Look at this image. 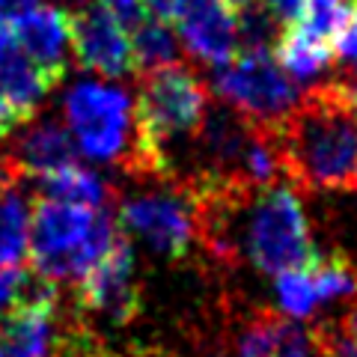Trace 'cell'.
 <instances>
[{
	"instance_id": "3957f363",
	"label": "cell",
	"mask_w": 357,
	"mask_h": 357,
	"mask_svg": "<svg viewBox=\"0 0 357 357\" xmlns=\"http://www.w3.org/2000/svg\"><path fill=\"white\" fill-rule=\"evenodd\" d=\"M215 93L253 126H277L301 98L295 81L274 60V51L250 48H241L218 69Z\"/></svg>"
},
{
	"instance_id": "2e32d148",
	"label": "cell",
	"mask_w": 357,
	"mask_h": 357,
	"mask_svg": "<svg viewBox=\"0 0 357 357\" xmlns=\"http://www.w3.org/2000/svg\"><path fill=\"white\" fill-rule=\"evenodd\" d=\"M131 42H134V57H137L140 75L167 69V66H178V54L182 51H178L176 33L167 21L146 18L143 24L134 27Z\"/></svg>"
},
{
	"instance_id": "52a82bcc",
	"label": "cell",
	"mask_w": 357,
	"mask_h": 357,
	"mask_svg": "<svg viewBox=\"0 0 357 357\" xmlns=\"http://www.w3.org/2000/svg\"><path fill=\"white\" fill-rule=\"evenodd\" d=\"M72 51L84 69L102 77H126L137 72L128 27L102 6H84L72 15Z\"/></svg>"
},
{
	"instance_id": "277c9868",
	"label": "cell",
	"mask_w": 357,
	"mask_h": 357,
	"mask_svg": "<svg viewBox=\"0 0 357 357\" xmlns=\"http://www.w3.org/2000/svg\"><path fill=\"white\" fill-rule=\"evenodd\" d=\"M116 227L140 238L170 262L191 253L197 241V206L188 182H164L128 197L116 211Z\"/></svg>"
},
{
	"instance_id": "5bb4252c",
	"label": "cell",
	"mask_w": 357,
	"mask_h": 357,
	"mask_svg": "<svg viewBox=\"0 0 357 357\" xmlns=\"http://www.w3.org/2000/svg\"><path fill=\"white\" fill-rule=\"evenodd\" d=\"M36 185H39L42 199H57V203H69V206L105 208L107 197H110L105 178L93 170H86L81 164L45 173L36 178Z\"/></svg>"
},
{
	"instance_id": "44dd1931",
	"label": "cell",
	"mask_w": 357,
	"mask_h": 357,
	"mask_svg": "<svg viewBox=\"0 0 357 357\" xmlns=\"http://www.w3.org/2000/svg\"><path fill=\"white\" fill-rule=\"evenodd\" d=\"M149 9V15L152 18H158V21H167V24L173 27V21L178 15V9L185 6V0H143Z\"/></svg>"
},
{
	"instance_id": "4fadbf2b",
	"label": "cell",
	"mask_w": 357,
	"mask_h": 357,
	"mask_svg": "<svg viewBox=\"0 0 357 357\" xmlns=\"http://www.w3.org/2000/svg\"><path fill=\"white\" fill-rule=\"evenodd\" d=\"M13 164L21 170V176H45L63 167L77 164V146L72 134L60 122H39L24 137L18 140V149L13 155Z\"/></svg>"
},
{
	"instance_id": "5b68a950",
	"label": "cell",
	"mask_w": 357,
	"mask_h": 357,
	"mask_svg": "<svg viewBox=\"0 0 357 357\" xmlns=\"http://www.w3.org/2000/svg\"><path fill=\"white\" fill-rule=\"evenodd\" d=\"M232 357H331L316 328L271 307H248L229 321Z\"/></svg>"
},
{
	"instance_id": "8992f818",
	"label": "cell",
	"mask_w": 357,
	"mask_h": 357,
	"mask_svg": "<svg viewBox=\"0 0 357 357\" xmlns=\"http://www.w3.org/2000/svg\"><path fill=\"white\" fill-rule=\"evenodd\" d=\"M77 307L114 325H126L137 316V268H134L131 241L126 236H116L110 250L77 280Z\"/></svg>"
},
{
	"instance_id": "6da1fadb",
	"label": "cell",
	"mask_w": 357,
	"mask_h": 357,
	"mask_svg": "<svg viewBox=\"0 0 357 357\" xmlns=\"http://www.w3.org/2000/svg\"><path fill=\"white\" fill-rule=\"evenodd\" d=\"M119 227L105 208L36 199L30 211V259L51 283L81 277L116 241Z\"/></svg>"
},
{
	"instance_id": "484cf974",
	"label": "cell",
	"mask_w": 357,
	"mask_h": 357,
	"mask_svg": "<svg viewBox=\"0 0 357 357\" xmlns=\"http://www.w3.org/2000/svg\"><path fill=\"white\" fill-rule=\"evenodd\" d=\"M354 188H357V176H354Z\"/></svg>"
},
{
	"instance_id": "7a4b0ae2",
	"label": "cell",
	"mask_w": 357,
	"mask_h": 357,
	"mask_svg": "<svg viewBox=\"0 0 357 357\" xmlns=\"http://www.w3.org/2000/svg\"><path fill=\"white\" fill-rule=\"evenodd\" d=\"M66 128L75 146L93 161H122L134 155V102L126 89L102 81H81L66 96Z\"/></svg>"
},
{
	"instance_id": "e0dca14e",
	"label": "cell",
	"mask_w": 357,
	"mask_h": 357,
	"mask_svg": "<svg viewBox=\"0 0 357 357\" xmlns=\"http://www.w3.org/2000/svg\"><path fill=\"white\" fill-rule=\"evenodd\" d=\"M98 6L105 9V13L114 15L119 24L126 27H137L143 21L149 18V9L143 0H98Z\"/></svg>"
},
{
	"instance_id": "9a60e30c",
	"label": "cell",
	"mask_w": 357,
	"mask_h": 357,
	"mask_svg": "<svg viewBox=\"0 0 357 357\" xmlns=\"http://www.w3.org/2000/svg\"><path fill=\"white\" fill-rule=\"evenodd\" d=\"M333 57H337V48L310 39L307 33H301L295 24L283 27L280 36H277V45H274V60L280 63V69L286 75H292L295 81H310V77L321 75Z\"/></svg>"
},
{
	"instance_id": "ac0fdd59",
	"label": "cell",
	"mask_w": 357,
	"mask_h": 357,
	"mask_svg": "<svg viewBox=\"0 0 357 357\" xmlns=\"http://www.w3.org/2000/svg\"><path fill=\"white\" fill-rule=\"evenodd\" d=\"M259 6L271 15L280 27H289L298 21V13H301V0H259Z\"/></svg>"
},
{
	"instance_id": "cb8c5ba5",
	"label": "cell",
	"mask_w": 357,
	"mask_h": 357,
	"mask_svg": "<svg viewBox=\"0 0 357 357\" xmlns=\"http://www.w3.org/2000/svg\"><path fill=\"white\" fill-rule=\"evenodd\" d=\"M232 6L238 9V13H248V9H253V6H259V0H229Z\"/></svg>"
},
{
	"instance_id": "ffe728a7",
	"label": "cell",
	"mask_w": 357,
	"mask_h": 357,
	"mask_svg": "<svg viewBox=\"0 0 357 357\" xmlns=\"http://www.w3.org/2000/svg\"><path fill=\"white\" fill-rule=\"evenodd\" d=\"M337 54H340L345 63H351L354 69H357V9H354V15L349 21V27H345V33H342L340 42H337Z\"/></svg>"
},
{
	"instance_id": "8fae6325",
	"label": "cell",
	"mask_w": 357,
	"mask_h": 357,
	"mask_svg": "<svg viewBox=\"0 0 357 357\" xmlns=\"http://www.w3.org/2000/svg\"><path fill=\"white\" fill-rule=\"evenodd\" d=\"M54 84L45 77L36 63H33L24 48L18 45L15 33L9 24H0V93L13 102L27 119L36 114V107Z\"/></svg>"
},
{
	"instance_id": "ba28073f",
	"label": "cell",
	"mask_w": 357,
	"mask_h": 357,
	"mask_svg": "<svg viewBox=\"0 0 357 357\" xmlns=\"http://www.w3.org/2000/svg\"><path fill=\"white\" fill-rule=\"evenodd\" d=\"M173 27L206 66H227L241 51V13L229 0H185Z\"/></svg>"
},
{
	"instance_id": "d4e9b609",
	"label": "cell",
	"mask_w": 357,
	"mask_h": 357,
	"mask_svg": "<svg viewBox=\"0 0 357 357\" xmlns=\"http://www.w3.org/2000/svg\"><path fill=\"white\" fill-rule=\"evenodd\" d=\"M137 357H164V354H137Z\"/></svg>"
},
{
	"instance_id": "9c48e42d",
	"label": "cell",
	"mask_w": 357,
	"mask_h": 357,
	"mask_svg": "<svg viewBox=\"0 0 357 357\" xmlns=\"http://www.w3.org/2000/svg\"><path fill=\"white\" fill-rule=\"evenodd\" d=\"M9 27H13L24 54L36 63V69L57 86L66 77V69H69L72 13H66L60 6L39 3V6H33L30 13L15 18Z\"/></svg>"
},
{
	"instance_id": "7c38bea8",
	"label": "cell",
	"mask_w": 357,
	"mask_h": 357,
	"mask_svg": "<svg viewBox=\"0 0 357 357\" xmlns=\"http://www.w3.org/2000/svg\"><path fill=\"white\" fill-rule=\"evenodd\" d=\"M21 178L13 158L0 161V268L21 265L30 250V206Z\"/></svg>"
},
{
	"instance_id": "30bf717a",
	"label": "cell",
	"mask_w": 357,
	"mask_h": 357,
	"mask_svg": "<svg viewBox=\"0 0 357 357\" xmlns=\"http://www.w3.org/2000/svg\"><path fill=\"white\" fill-rule=\"evenodd\" d=\"M57 301L18 307L0 316V354L3 357H48L57 342Z\"/></svg>"
},
{
	"instance_id": "603a6c76",
	"label": "cell",
	"mask_w": 357,
	"mask_h": 357,
	"mask_svg": "<svg viewBox=\"0 0 357 357\" xmlns=\"http://www.w3.org/2000/svg\"><path fill=\"white\" fill-rule=\"evenodd\" d=\"M337 328H340V333H342L345 340H351V342L357 345V301L351 304V310L340 319V325H337Z\"/></svg>"
},
{
	"instance_id": "d6986e66",
	"label": "cell",
	"mask_w": 357,
	"mask_h": 357,
	"mask_svg": "<svg viewBox=\"0 0 357 357\" xmlns=\"http://www.w3.org/2000/svg\"><path fill=\"white\" fill-rule=\"evenodd\" d=\"M27 116L21 114V110L9 102V98L0 93V140H6V137H13V134L24 126Z\"/></svg>"
},
{
	"instance_id": "7402d4cb",
	"label": "cell",
	"mask_w": 357,
	"mask_h": 357,
	"mask_svg": "<svg viewBox=\"0 0 357 357\" xmlns=\"http://www.w3.org/2000/svg\"><path fill=\"white\" fill-rule=\"evenodd\" d=\"M33 6H39V0H0V24H13Z\"/></svg>"
},
{
	"instance_id": "4316f807",
	"label": "cell",
	"mask_w": 357,
	"mask_h": 357,
	"mask_svg": "<svg viewBox=\"0 0 357 357\" xmlns=\"http://www.w3.org/2000/svg\"><path fill=\"white\" fill-rule=\"evenodd\" d=\"M0 357H3V354H0Z\"/></svg>"
}]
</instances>
